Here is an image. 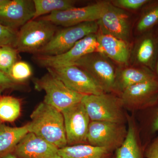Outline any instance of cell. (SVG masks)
<instances>
[{
  "mask_svg": "<svg viewBox=\"0 0 158 158\" xmlns=\"http://www.w3.org/2000/svg\"><path fill=\"white\" fill-rule=\"evenodd\" d=\"M31 119L26 124L28 133H33L59 149L67 146L62 112L43 102L31 113Z\"/></svg>",
  "mask_w": 158,
  "mask_h": 158,
  "instance_id": "cell-1",
  "label": "cell"
},
{
  "mask_svg": "<svg viewBox=\"0 0 158 158\" xmlns=\"http://www.w3.org/2000/svg\"><path fill=\"white\" fill-rule=\"evenodd\" d=\"M57 31V26L47 21L31 20L18 32L14 48L18 52L35 55L50 41Z\"/></svg>",
  "mask_w": 158,
  "mask_h": 158,
  "instance_id": "cell-2",
  "label": "cell"
},
{
  "mask_svg": "<svg viewBox=\"0 0 158 158\" xmlns=\"http://www.w3.org/2000/svg\"><path fill=\"white\" fill-rule=\"evenodd\" d=\"M98 30L97 21H93L58 30L50 41L35 56H51L64 53L79 40L90 34H96Z\"/></svg>",
  "mask_w": 158,
  "mask_h": 158,
  "instance_id": "cell-3",
  "label": "cell"
},
{
  "mask_svg": "<svg viewBox=\"0 0 158 158\" xmlns=\"http://www.w3.org/2000/svg\"><path fill=\"white\" fill-rule=\"evenodd\" d=\"M34 84L36 90L45 92L44 102L60 112L81 102L84 95L71 90L48 72L40 78L34 79Z\"/></svg>",
  "mask_w": 158,
  "mask_h": 158,
  "instance_id": "cell-4",
  "label": "cell"
},
{
  "mask_svg": "<svg viewBox=\"0 0 158 158\" xmlns=\"http://www.w3.org/2000/svg\"><path fill=\"white\" fill-rule=\"evenodd\" d=\"M48 71L69 88L81 94L105 93L102 87L88 72L75 65L46 68Z\"/></svg>",
  "mask_w": 158,
  "mask_h": 158,
  "instance_id": "cell-5",
  "label": "cell"
},
{
  "mask_svg": "<svg viewBox=\"0 0 158 158\" xmlns=\"http://www.w3.org/2000/svg\"><path fill=\"white\" fill-rule=\"evenodd\" d=\"M81 102L84 105L91 121H107L121 123L123 114L121 100L106 94H86Z\"/></svg>",
  "mask_w": 158,
  "mask_h": 158,
  "instance_id": "cell-6",
  "label": "cell"
},
{
  "mask_svg": "<svg viewBox=\"0 0 158 158\" xmlns=\"http://www.w3.org/2000/svg\"><path fill=\"white\" fill-rule=\"evenodd\" d=\"M109 4L108 2H99L81 8L75 7L65 11H55L38 19L64 27L88 22L98 21L106 10Z\"/></svg>",
  "mask_w": 158,
  "mask_h": 158,
  "instance_id": "cell-7",
  "label": "cell"
},
{
  "mask_svg": "<svg viewBox=\"0 0 158 158\" xmlns=\"http://www.w3.org/2000/svg\"><path fill=\"white\" fill-rule=\"evenodd\" d=\"M126 131L121 123L107 121H91L87 141L89 145L117 149L124 141Z\"/></svg>",
  "mask_w": 158,
  "mask_h": 158,
  "instance_id": "cell-8",
  "label": "cell"
},
{
  "mask_svg": "<svg viewBox=\"0 0 158 158\" xmlns=\"http://www.w3.org/2000/svg\"><path fill=\"white\" fill-rule=\"evenodd\" d=\"M67 145L86 144L90 119L81 102L62 111Z\"/></svg>",
  "mask_w": 158,
  "mask_h": 158,
  "instance_id": "cell-9",
  "label": "cell"
},
{
  "mask_svg": "<svg viewBox=\"0 0 158 158\" xmlns=\"http://www.w3.org/2000/svg\"><path fill=\"white\" fill-rule=\"evenodd\" d=\"M98 43L96 35L90 34L79 40L70 50L58 56H36V62L46 68L73 65L88 54L97 52Z\"/></svg>",
  "mask_w": 158,
  "mask_h": 158,
  "instance_id": "cell-10",
  "label": "cell"
},
{
  "mask_svg": "<svg viewBox=\"0 0 158 158\" xmlns=\"http://www.w3.org/2000/svg\"><path fill=\"white\" fill-rule=\"evenodd\" d=\"M90 74L105 92L115 88L116 76L113 65L102 54L92 53L84 56L73 65Z\"/></svg>",
  "mask_w": 158,
  "mask_h": 158,
  "instance_id": "cell-11",
  "label": "cell"
},
{
  "mask_svg": "<svg viewBox=\"0 0 158 158\" xmlns=\"http://www.w3.org/2000/svg\"><path fill=\"white\" fill-rule=\"evenodd\" d=\"M34 11L33 1L5 0L0 6V23L15 30L33 19Z\"/></svg>",
  "mask_w": 158,
  "mask_h": 158,
  "instance_id": "cell-12",
  "label": "cell"
},
{
  "mask_svg": "<svg viewBox=\"0 0 158 158\" xmlns=\"http://www.w3.org/2000/svg\"><path fill=\"white\" fill-rule=\"evenodd\" d=\"M101 34L111 35L126 42L130 33V23L127 12L110 3L97 21Z\"/></svg>",
  "mask_w": 158,
  "mask_h": 158,
  "instance_id": "cell-13",
  "label": "cell"
},
{
  "mask_svg": "<svg viewBox=\"0 0 158 158\" xmlns=\"http://www.w3.org/2000/svg\"><path fill=\"white\" fill-rule=\"evenodd\" d=\"M122 103L148 109L155 104L158 100V81L152 79L127 88L122 91Z\"/></svg>",
  "mask_w": 158,
  "mask_h": 158,
  "instance_id": "cell-14",
  "label": "cell"
},
{
  "mask_svg": "<svg viewBox=\"0 0 158 158\" xmlns=\"http://www.w3.org/2000/svg\"><path fill=\"white\" fill-rule=\"evenodd\" d=\"M59 150L33 133H28L12 153L17 158H61Z\"/></svg>",
  "mask_w": 158,
  "mask_h": 158,
  "instance_id": "cell-15",
  "label": "cell"
},
{
  "mask_svg": "<svg viewBox=\"0 0 158 158\" xmlns=\"http://www.w3.org/2000/svg\"><path fill=\"white\" fill-rule=\"evenodd\" d=\"M97 53L104 55L118 63H127L129 56L126 42L111 35L99 33L96 35Z\"/></svg>",
  "mask_w": 158,
  "mask_h": 158,
  "instance_id": "cell-16",
  "label": "cell"
},
{
  "mask_svg": "<svg viewBox=\"0 0 158 158\" xmlns=\"http://www.w3.org/2000/svg\"><path fill=\"white\" fill-rule=\"evenodd\" d=\"M112 150L88 144L65 146L59 150L61 158H111Z\"/></svg>",
  "mask_w": 158,
  "mask_h": 158,
  "instance_id": "cell-17",
  "label": "cell"
},
{
  "mask_svg": "<svg viewBox=\"0 0 158 158\" xmlns=\"http://www.w3.org/2000/svg\"><path fill=\"white\" fill-rule=\"evenodd\" d=\"M28 133L26 125L20 127H11L0 120V158L12 153Z\"/></svg>",
  "mask_w": 158,
  "mask_h": 158,
  "instance_id": "cell-18",
  "label": "cell"
},
{
  "mask_svg": "<svg viewBox=\"0 0 158 158\" xmlns=\"http://www.w3.org/2000/svg\"><path fill=\"white\" fill-rule=\"evenodd\" d=\"M147 32L139 43L136 57L139 63L154 72L158 55V37Z\"/></svg>",
  "mask_w": 158,
  "mask_h": 158,
  "instance_id": "cell-19",
  "label": "cell"
},
{
  "mask_svg": "<svg viewBox=\"0 0 158 158\" xmlns=\"http://www.w3.org/2000/svg\"><path fill=\"white\" fill-rule=\"evenodd\" d=\"M156 78L154 73L147 67L127 68L122 71L116 78L115 88L122 91L133 85Z\"/></svg>",
  "mask_w": 158,
  "mask_h": 158,
  "instance_id": "cell-20",
  "label": "cell"
},
{
  "mask_svg": "<svg viewBox=\"0 0 158 158\" xmlns=\"http://www.w3.org/2000/svg\"><path fill=\"white\" fill-rule=\"evenodd\" d=\"M144 151L138 143L136 130L131 121L124 141L116 149V158H144Z\"/></svg>",
  "mask_w": 158,
  "mask_h": 158,
  "instance_id": "cell-21",
  "label": "cell"
},
{
  "mask_svg": "<svg viewBox=\"0 0 158 158\" xmlns=\"http://www.w3.org/2000/svg\"><path fill=\"white\" fill-rule=\"evenodd\" d=\"M34 14L33 19L55 11H63L75 8V2L71 0H34Z\"/></svg>",
  "mask_w": 158,
  "mask_h": 158,
  "instance_id": "cell-22",
  "label": "cell"
},
{
  "mask_svg": "<svg viewBox=\"0 0 158 158\" xmlns=\"http://www.w3.org/2000/svg\"><path fill=\"white\" fill-rule=\"evenodd\" d=\"M21 113V103L17 98L10 96L0 98V120L3 122H13Z\"/></svg>",
  "mask_w": 158,
  "mask_h": 158,
  "instance_id": "cell-23",
  "label": "cell"
},
{
  "mask_svg": "<svg viewBox=\"0 0 158 158\" xmlns=\"http://www.w3.org/2000/svg\"><path fill=\"white\" fill-rule=\"evenodd\" d=\"M146 8L137 26V30L141 33L148 32L158 24V2H152Z\"/></svg>",
  "mask_w": 158,
  "mask_h": 158,
  "instance_id": "cell-24",
  "label": "cell"
},
{
  "mask_svg": "<svg viewBox=\"0 0 158 158\" xmlns=\"http://www.w3.org/2000/svg\"><path fill=\"white\" fill-rule=\"evenodd\" d=\"M32 74V69L27 62L18 61L12 65L7 76L18 84L26 81Z\"/></svg>",
  "mask_w": 158,
  "mask_h": 158,
  "instance_id": "cell-25",
  "label": "cell"
},
{
  "mask_svg": "<svg viewBox=\"0 0 158 158\" xmlns=\"http://www.w3.org/2000/svg\"><path fill=\"white\" fill-rule=\"evenodd\" d=\"M18 51L12 46L1 48L0 71L8 75L12 65L16 62Z\"/></svg>",
  "mask_w": 158,
  "mask_h": 158,
  "instance_id": "cell-26",
  "label": "cell"
},
{
  "mask_svg": "<svg viewBox=\"0 0 158 158\" xmlns=\"http://www.w3.org/2000/svg\"><path fill=\"white\" fill-rule=\"evenodd\" d=\"M17 33L15 29L0 23V48L4 46L14 47Z\"/></svg>",
  "mask_w": 158,
  "mask_h": 158,
  "instance_id": "cell-27",
  "label": "cell"
},
{
  "mask_svg": "<svg viewBox=\"0 0 158 158\" xmlns=\"http://www.w3.org/2000/svg\"><path fill=\"white\" fill-rule=\"evenodd\" d=\"M149 0H117L113 1L114 6L118 8L138 9L149 3Z\"/></svg>",
  "mask_w": 158,
  "mask_h": 158,
  "instance_id": "cell-28",
  "label": "cell"
},
{
  "mask_svg": "<svg viewBox=\"0 0 158 158\" xmlns=\"http://www.w3.org/2000/svg\"><path fill=\"white\" fill-rule=\"evenodd\" d=\"M148 109H150L151 112L147 126L148 131L152 135L158 131V100L155 104Z\"/></svg>",
  "mask_w": 158,
  "mask_h": 158,
  "instance_id": "cell-29",
  "label": "cell"
},
{
  "mask_svg": "<svg viewBox=\"0 0 158 158\" xmlns=\"http://www.w3.org/2000/svg\"><path fill=\"white\" fill-rule=\"evenodd\" d=\"M144 155L146 158H158V136L146 144Z\"/></svg>",
  "mask_w": 158,
  "mask_h": 158,
  "instance_id": "cell-30",
  "label": "cell"
},
{
  "mask_svg": "<svg viewBox=\"0 0 158 158\" xmlns=\"http://www.w3.org/2000/svg\"><path fill=\"white\" fill-rule=\"evenodd\" d=\"M6 74L0 71V88L3 90L13 88L17 85Z\"/></svg>",
  "mask_w": 158,
  "mask_h": 158,
  "instance_id": "cell-31",
  "label": "cell"
},
{
  "mask_svg": "<svg viewBox=\"0 0 158 158\" xmlns=\"http://www.w3.org/2000/svg\"><path fill=\"white\" fill-rule=\"evenodd\" d=\"M156 78L158 81V55L156 61L155 67L154 71Z\"/></svg>",
  "mask_w": 158,
  "mask_h": 158,
  "instance_id": "cell-32",
  "label": "cell"
},
{
  "mask_svg": "<svg viewBox=\"0 0 158 158\" xmlns=\"http://www.w3.org/2000/svg\"><path fill=\"white\" fill-rule=\"evenodd\" d=\"M2 158H17L13 153H10Z\"/></svg>",
  "mask_w": 158,
  "mask_h": 158,
  "instance_id": "cell-33",
  "label": "cell"
},
{
  "mask_svg": "<svg viewBox=\"0 0 158 158\" xmlns=\"http://www.w3.org/2000/svg\"><path fill=\"white\" fill-rule=\"evenodd\" d=\"M3 90H3L2 89H1V88H0V94L1 93V92H2V91Z\"/></svg>",
  "mask_w": 158,
  "mask_h": 158,
  "instance_id": "cell-34",
  "label": "cell"
},
{
  "mask_svg": "<svg viewBox=\"0 0 158 158\" xmlns=\"http://www.w3.org/2000/svg\"><path fill=\"white\" fill-rule=\"evenodd\" d=\"M0 55H1V48H0Z\"/></svg>",
  "mask_w": 158,
  "mask_h": 158,
  "instance_id": "cell-35",
  "label": "cell"
}]
</instances>
